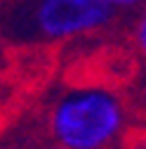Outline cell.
I'll return each mask as SVG.
<instances>
[{"instance_id": "3", "label": "cell", "mask_w": 146, "mask_h": 149, "mask_svg": "<svg viewBox=\"0 0 146 149\" xmlns=\"http://www.w3.org/2000/svg\"><path fill=\"white\" fill-rule=\"evenodd\" d=\"M132 40H134L137 50L146 57V10H141V14L137 17V22L132 26Z\"/></svg>"}, {"instance_id": "2", "label": "cell", "mask_w": 146, "mask_h": 149, "mask_svg": "<svg viewBox=\"0 0 146 149\" xmlns=\"http://www.w3.org/2000/svg\"><path fill=\"white\" fill-rule=\"evenodd\" d=\"M116 19L104 0H38L31 10V26L38 38L64 43L97 33Z\"/></svg>"}, {"instance_id": "4", "label": "cell", "mask_w": 146, "mask_h": 149, "mask_svg": "<svg viewBox=\"0 0 146 149\" xmlns=\"http://www.w3.org/2000/svg\"><path fill=\"white\" fill-rule=\"evenodd\" d=\"M104 3L116 10V12H130V10H139L146 5V0H104Z\"/></svg>"}, {"instance_id": "5", "label": "cell", "mask_w": 146, "mask_h": 149, "mask_svg": "<svg viewBox=\"0 0 146 149\" xmlns=\"http://www.w3.org/2000/svg\"><path fill=\"white\" fill-rule=\"evenodd\" d=\"M130 149H146V140H137V142H134Z\"/></svg>"}, {"instance_id": "1", "label": "cell", "mask_w": 146, "mask_h": 149, "mask_svg": "<svg viewBox=\"0 0 146 149\" xmlns=\"http://www.w3.org/2000/svg\"><path fill=\"white\" fill-rule=\"evenodd\" d=\"M47 125L61 149H108L125 130V107L106 88H76L54 102Z\"/></svg>"}]
</instances>
